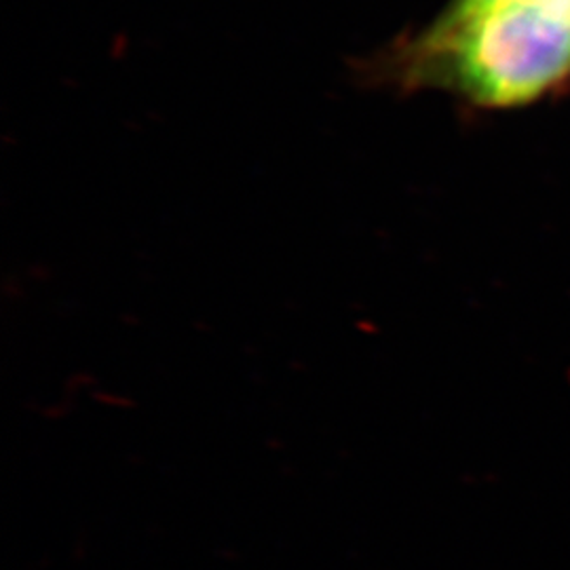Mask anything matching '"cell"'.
<instances>
[{
	"mask_svg": "<svg viewBox=\"0 0 570 570\" xmlns=\"http://www.w3.org/2000/svg\"><path fill=\"white\" fill-rule=\"evenodd\" d=\"M370 68L376 81L402 89L435 87L487 108L522 106L570 81V20L530 0L442 11Z\"/></svg>",
	"mask_w": 570,
	"mask_h": 570,
	"instance_id": "obj_1",
	"label": "cell"
},
{
	"mask_svg": "<svg viewBox=\"0 0 570 570\" xmlns=\"http://www.w3.org/2000/svg\"><path fill=\"white\" fill-rule=\"evenodd\" d=\"M501 2H510V0H452L444 11L461 16V13H473V11L489 9L492 4H501Z\"/></svg>",
	"mask_w": 570,
	"mask_h": 570,
	"instance_id": "obj_2",
	"label": "cell"
},
{
	"mask_svg": "<svg viewBox=\"0 0 570 570\" xmlns=\"http://www.w3.org/2000/svg\"><path fill=\"white\" fill-rule=\"evenodd\" d=\"M530 2H537V4H541L546 9H550L553 13L564 16V18L570 20V0H530Z\"/></svg>",
	"mask_w": 570,
	"mask_h": 570,
	"instance_id": "obj_3",
	"label": "cell"
}]
</instances>
